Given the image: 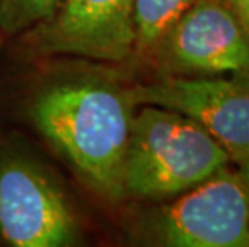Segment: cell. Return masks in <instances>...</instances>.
I'll list each match as a JSON object with an SVG mask.
<instances>
[{"label": "cell", "mask_w": 249, "mask_h": 247, "mask_svg": "<svg viewBox=\"0 0 249 247\" xmlns=\"http://www.w3.org/2000/svg\"><path fill=\"white\" fill-rule=\"evenodd\" d=\"M230 164L227 151L188 115L140 104L124 157V199L164 201Z\"/></svg>", "instance_id": "obj_2"}, {"label": "cell", "mask_w": 249, "mask_h": 247, "mask_svg": "<svg viewBox=\"0 0 249 247\" xmlns=\"http://www.w3.org/2000/svg\"><path fill=\"white\" fill-rule=\"evenodd\" d=\"M63 0H0V34L19 35L49 19Z\"/></svg>", "instance_id": "obj_9"}, {"label": "cell", "mask_w": 249, "mask_h": 247, "mask_svg": "<svg viewBox=\"0 0 249 247\" xmlns=\"http://www.w3.org/2000/svg\"><path fill=\"white\" fill-rule=\"evenodd\" d=\"M148 63L160 76H249V35L222 0H196Z\"/></svg>", "instance_id": "obj_5"}, {"label": "cell", "mask_w": 249, "mask_h": 247, "mask_svg": "<svg viewBox=\"0 0 249 247\" xmlns=\"http://www.w3.org/2000/svg\"><path fill=\"white\" fill-rule=\"evenodd\" d=\"M135 0H63L52 16L23 35L33 56H77L130 63Z\"/></svg>", "instance_id": "obj_6"}, {"label": "cell", "mask_w": 249, "mask_h": 247, "mask_svg": "<svg viewBox=\"0 0 249 247\" xmlns=\"http://www.w3.org/2000/svg\"><path fill=\"white\" fill-rule=\"evenodd\" d=\"M235 165H236L235 170L238 173V177H240V180L243 181V185H245L246 191L249 194V152L240 162H236Z\"/></svg>", "instance_id": "obj_11"}, {"label": "cell", "mask_w": 249, "mask_h": 247, "mask_svg": "<svg viewBox=\"0 0 249 247\" xmlns=\"http://www.w3.org/2000/svg\"><path fill=\"white\" fill-rule=\"evenodd\" d=\"M132 87L105 69L49 77L29 101V117L89 190L124 201L123 169L134 120Z\"/></svg>", "instance_id": "obj_1"}, {"label": "cell", "mask_w": 249, "mask_h": 247, "mask_svg": "<svg viewBox=\"0 0 249 247\" xmlns=\"http://www.w3.org/2000/svg\"><path fill=\"white\" fill-rule=\"evenodd\" d=\"M132 93L139 106L172 109L198 122L233 164L249 152V76H160L132 87Z\"/></svg>", "instance_id": "obj_7"}, {"label": "cell", "mask_w": 249, "mask_h": 247, "mask_svg": "<svg viewBox=\"0 0 249 247\" xmlns=\"http://www.w3.org/2000/svg\"><path fill=\"white\" fill-rule=\"evenodd\" d=\"M0 241L12 247H70L82 241L61 183L31 152L0 149Z\"/></svg>", "instance_id": "obj_4"}, {"label": "cell", "mask_w": 249, "mask_h": 247, "mask_svg": "<svg viewBox=\"0 0 249 247\" xmlns=\"http://www.w3.org/2000/svg\"><path fill=\"white\" fill-rule=\"evenodd\" d=\"M127 238L156 247H249V194L229 165L174 198L140 209Z\"/></svg>", "instance_id": "obj_3"}, {"label": "cell", "mask_w": 249, "mask_h": 247, "mask_svg": "<svg viewBox=\"0 0 249 247\" xmlns=\"http://www.w3.org/2000/svg\"><path fill=\"white\" fill-rule=\"evenodd\" d=\"M195 2L196 0H135L132 61L148 63L162 35Z\"/></svg>", "instance_id": "obj_8"}, {"label": "cell", "mask_w": 249, "mask_h": 247, "mask_svg": "<svg viewBox=\"0 0 249 247\" xmlns=\"http://www.w3.org/2000/svg\"><path fill=\"white\" fill-rule=\"evenodd\" d=\"M222 2L231 10V13L235 15L249 35V0H222Z\"/></svg>", "instance_id": "obj_10"}]
</instances>
